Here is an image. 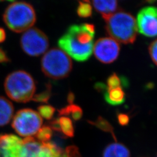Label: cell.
<instances>
[{
    "label": "cell",
    "instance_id": "6da1fadb",
    "mask_svg": "<svg viewBox=\"0 0 157 157\" xmlns=\"http://www.w3.org/2000/svg\"><path fill=\"white\" fill-rule=\"evenodd\" d=\"M95 27L84 23L73 25L58 40L62 50L78 62H84L90 58L93 51Z\"/></svg>",
    "mask_w": 157,
    "mask_h": 157
},
{
    "label": "cell",
    "instance_id": "7a4b0ae2",
    "mask_svg": "<svg viewBox=\"0 0 157 157\" xmlns=\"http://www.w3.org/2000/svg\"><path fill=\"white\" fill-rule=\"evenodd\" d=\"M108 34L117 41L125 44H133L137 36L134 17L124 11H118L103 17Z\"/></svg>",
    "mask_w": 157,
    "mask_h": 157
},
{
    "label": "cell",
    "instance_id": "3957f363",
    "mask_svg": "<svg viewBox=\"0 0 157 157\" xmlns=\"http://www.w3.org/2000/svg\"><path fill=\"white\" fill-rule=\"evenodd\" d=\"M4 87L8 96L18 102H27L32 100L36 91L33 78L24 71H17L8 75Z\"/></svg>",
    "mask_w": 157,
    "mask_h": 157
},
{
    "label": "cell",
    "instance_id": "277c9868",
    "mask_svg": "<svg viewBox=\"0 0 157 157\" xmlns=\"http://www.w3.org/2000/svg\"><path fill=\"white\" fill-rule=\"evenodd\" d=\"M3 19L12 31L21 33L33 26L36 15L33 7L25 2H15L6 8Z\"/></svg>",
    "mask_w": 157,
    "mask_h": 157
},
{
    "label": "cell",
    "instance_id": "5b68a950",
    "mask_svg": "<svg viewBox=\"0 0 157 157\" xmlns=\"http://www.w3.org/2000/svg\"><path fill=\"white\" fill-rule=\"evenodd\" d=\"M41 67L46 76L53 79L67 77L72 69V62L63 51L54 48L47 52L42 58Z\"/></svg>",
    "mask_w": 157,
    "mask_h": 157
},
{
    "label": "cell",
    "instance_id": "8992f818",
    "mask_svg": "<svg viewBox=\"0 0 157 157\" xmlns=\"http://www.w3.org/2000/svg\"><path fill=\"white\" fill-rule=\"evenodd\" d=\"M42 124V118L38 112L31 109H23L15 115L12 126L18 135L29 137L36 135Z\"/></svg>",
    "mask_w": 157,
    "mask_h": 157
},
{
    "label": "cell",
    "instance_id": "52a82bcc",
    "mask_svg": "<svg viewBox=\"0 0 157 157\" xmlns=\"http://www.w3.org/2000/svg\"><path fill=\"white\" fill-rule=\"evenodd\" d=\"M63 151L51 141L44 143L29 137L23 140L18 157H61Z\"/></svg>",
    "mask_w": 157,
    "mask_h": 157
},
{
    "label": "cell",
    "instance_id": "ba28073f",
    "mask_svg": "<svg viewBox=\"0 0 157 157\" xmlns=\"http://www.w3.org/2000/svg\"><path fill=\"white\" fill-rule=\"evenodd\" d=\"M23 51L32 56H37L47 50L49 41L47 36L37 28L30 29L23 34L21 39Z\"/></svg>",
    "mask_w": 157,
    "mask_h": 157
},
{
    "label": "cell",
    "instance_id": "9c48e42d",
    "mask_svg": "<svg viewBox=\"0 0 157 157\" xmlns=\"http://www.w3.org/2000/svg\"><path fill=\"white\" fill-rule=\"evenodd\" d=\"M96 58L104 63L114 62L120 52V45L118 41L110 37H104L98 40L93 48Z\"/></svg>",
    "mask_w": 157,
    "mask_h": 157
},
{
    "label": "cell",
    "instance_id": "30bf717a",
    "mask_svg": "<svg viewBox=\"0 0 157 157\" xmlns=\"http://www.w3.org/2000/svg\"><path fill=\"white\" fill-rule=\"evenodd\" d=\"M137 25L139 32L148 37L157 36V8L147 6L137 14Z\"/></svg>",
    "mask_w": 157,
    "mask_h": 157
},
{
    "label": "cell",
    "instance_id": "8fae6325",
    "mask_svg": "<svg viewBox=\"0 0 157 157\" xmlns=\"http://www.w3.org/2000/svg\"><path fill=\"white\" fill-rule=\"evenodd\" d=\"M22 141L15 135H0V157H18Z\"/></svg>",
    "mask_w": 157,
    "mask_h": 157
},
{
    "label": "cell",
    "instance_id": "7c38bea8",
    "mask_svg": "<svg viewBox=\"0 0 157 157\" xmlns=\"http://www.w3.org/2000/svg\"><path fill=\"white\" fill-rule=\"evenodd\" d=\"M52 130L61 132L65 136L72 137L74 136L75 130L73 122L71 119L65 117L58 118L51 122Z\"/></svg>",
    "mask_w": 157,
    "mask_h": 157
},
{
    "label": "cell",
    "instance_id": "4fadbf2b",
    "mask_svg": "<svg viewBox=\"0 0 157 157\" xmlns=\"http://www.w3.org/2000/svg\"><path fill=\"white\" fill-rule=\"evenodd\" d=\"M104 98L107 102L112 105H119L125 101V93L124 87L118 86L106 89L104 93Z\"/></svg>",
    "mask_w": 157,
    "mask_h": 157
},
{
    "label": "cell",
    "instance_id": "5bb4252c",
    "mask_svg": "<svg viewBox=\"0 0 157 157\" xmlns=\"http://www.w3.org/2000/svg\"><path fill=\"white\" fill-rule=\"evenodd\" d=\"M92 2L95 10L102 17L113 13L118 9V0H93Z\"/></svg>",
    "mask_w": 157,
    "mask_h": 157
},
{
    "label": "cell",
    "instance_id": "9a60e30c",
    "mask_svg": "<svg viewBox=\"0 0 157 157\" xmlns=\"http://www.w3.org/2000/svg\"><path fill=\"white\" fill-rule=\"evenodd\" d=\"M14 108L11 102L6 98L0 97V126H5L11 120Z\"/></svg>",
    "mask_w": 157,
    "mask_h": 157
},
{
    "label": "cell",
    "instance_id": "2e32d148",
    "mask_svg": "<svg viewBox=\"0 0 157 157\" xmlns=\"http://www.w3.org/2000/svg\"><path fill=\"white\" fill-rule=\"evenodd\" d=\"M103 157H130L128 148L121 143H112L103 152Z\"/></svg>",
    "mask_w": 157,
    "mask_h": 157
},
{
    "label": "cell",
    "instance_id": "e0dca14e",
    "mask_svg": "<svg viewBox=\"0 0 157 157\" xmlns=\"http://www.w3.org/2000/svg\"><path fill=\"white\" fill-rule=\"evenodd\" d=\"M59 115L63 116H70L75 121H78L82 118L83 111L82 108L78 105L71 104L65 108L59 110Z\"/></svg>",
    "mask_w": 157,
    "mask_h": 157
},
{
    "label": "cell",
    "instance_id": "ac0fdd59",
    "mask_svg": "<svg viewBox=\"0 0 157 157\" xmlns=\"http://www.w3.org/2000/svg\"><path fill=\"white\" fill-rule=\"evenodd\" d=\"M90 124L95 126V127H97V128L100 129L104 132L110 133L112 135L113 137L115 139V140H117L112 125L108 121H107L105 119L102 117H98L95 121L90 122Z\"/></svg>",
    "mask_w": 157,
    "mask_h": 157
},
{
    "label": "cell",
    "instance_id": "d6986e66",
    "mask_svg": "<svg viewBox=\"0 0 157 157\" xmlns=\"http://www.w3.org/2000/svg\"><path fill=\"white\" fill-rule=\"evenodd\" d=\"M128 83V80L124 79V78L119 77L116 73H113L110 75L107 79L106 89H109L118 86H126Z\"/></svg>",
    "mask_w": 157,
    "mask_h": 157
},
{
    "label": "cell",
    "instance_id": "ffe728a7",
    "mask_svg": "<svg viewBox=\"0 0 157 157\" xmlns=\"http://www.w3.org/2000/svg\"><path fill=\"white\" fill-rule=\"evenodd\" d=\"M36 135L37 140L44 143H48L52 136V130L50 126H45L41 128Z\"/></svg>",
    "mask_w": 157,
    "mask_h": 157
},
{
    "label": "cell",
    "instance_id": "44dd1931",
    "mask_svg": "<svg viewBox=\"0 0 157 157\" xmlns=\"http://www.w3.org/2000/svg\"><path fill=\"white\" fill-rule=\"evenodd\" d=\"M77 13L80 17H89L92 15V8L89 1H82L79 2Z\"/></svg>",
    "mask_w": 157,
    "mask_h": 157
},
{
    "label": "cell",
    "instance_id": "7402d4cb",
    "mask_svg": "<svg viewBox=\"0 0 157 157\" xmlns=\"http://www.w3.org/2000/svg\"><path fill=\"white\" fill-rule=\"evenodd\" d=\"M38 111L41 117L49 120L53 117L55 112V108L51 105H44L40 106L38 108Z\"/></svg>",
    "mask_w": 157,
    "mask_h": 157
},
{
    "label": "cell",
    "instance_id": "603a6c76",
    "mask_svg": "<svg viewBox=\"0 0 157 157\" xmlns=\"http://www.w3.org/2000/svg\"><path fill=\"white\" fill-rule=\"evenodd\" d=\"M51 95L50 86L48 85L45 90L38 94L34 95L32 100L40 102H47L49 100Z\"/></svg>",
    "mask_w": 157,
    "mask_h": 157
},
{
    "label": "cell",
    "instance_id": "cb8c5ba5",
    "mask_svg": "<svg viewBox=\"0 0 157 157\" xmlns=\"http://www.w3.org/2000/svg\"><path fill=\"white\" fill-rule=\"evenodd\" d=\"M61 157H82L76 146H69L62 152Z\"/></svg>",
    "mask_w": 157,
    "mask_h": 157
},
{
    "label": "cell",
    "instance_id": "d4e9b609",
    "mask_svg": "<svg viewBox=\"0 0 157 157\" xmlns=\"http://www.w3.org/2000/svg\"><path fill=\"white\" fill-rule=\"evenodd\" d=\"M149 53L152 61L157 65V39L152 41L149 46Z\"/></svg>",
    "mask_w": 157,
    "mask_h": 157
},
{
    "label": "cell",
    "instance_id": "484cf974",
    "mask_svg": "<svg viewBox=\"0 0 157 157\" xmlns=\"http://www.w3.org/2000/svg\"><path fill=\"white\" fill-rule=\"evenodd\" d=\"M118 122L121 126H126L129 122V116L127 114L120 113L117 115Z\"/></svg>",
    "mask_w": 157,
    "mask_h": 157
},
{
    "label": "cell",
    "instance_id": "4316f807",
    "mask_svg": "<svg viewBox=\"0 0 157 157\" xmlns=\"http://www.w3.org/2000/svg\"><path fill=\"white\" fill-rule=\"evenodd\" d=\"M10 61V59L7 56L5 51L0 48V63H7Z\"/></svg>",
    "mask_w": 157,
    "mask_h": 157
},
{
    "label": "cell",
    "instance_id": "83f0119b",
    "mask_svg": "<svg viewBox=\"0 0 157 157\" xmlns=\"http://www.w3.org/2000/svg\"><path fill=\"white\" fill-rule=\"evenodd\" d=\"M6 39V33L4 29L0 28V43L4 42Z\"/></svg>",
    "mask_w": 157,
    "mask_h": 157
},
{
    "label": "cell",
    "instance_id": "f1b7e54d",
    "mask_svg": "<svg viewBox=\"0 0 157 157\" xmlns=\"http://www.w3.org/2000/svg\"><path fill=\"white\" fill-rule=\"evenodd\" d=\"M73 99H74V97H73V94H72V93L69 94V96H68V101H69L70 103L72 104V101H73Z\"/></svg>",
    "mask_w": 157,
    "mask_h": 157
},
{
    "label": "cell",
    "instance_id": "f546056e",
    "mask_svg": "<svg viewBox=\"0 0 157 157\" xmlns=\"http://www.w3.org/2000/svg\"><path fill=\"white\" fill-rule=\"evenodd\" d=\"M147 1H149V2H154V1H157V0H147Z\"/></svg>",
    "mask_w": 157,
    "mask_h": 157
},
{
    "label": "cell",
    "instance_id": "4dcf8cb0",
    "mask_svg": "<svg viewBox=\"0 0 157 157\" xmlns=\"http://www.w3.org/2000/svg\"><path fill=\"white\" fill-rule=\"evenodd\" d=\"M84 1H89V0H83Z\"/></svg>",
    "mask_w": 157,
    "mask_h": 157
}]
</instances>
